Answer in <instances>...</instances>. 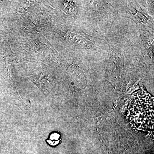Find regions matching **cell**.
<instances>
[{
  "label": "cell",
  "instance_id": "7a4b0ae2",
  "mask_svg": "<svg viewBox=\"0 0 154 154\" xmlns=\"http://www.w3.org/2000/svg\"><path fill=\"white\" fill-rule=\"evenodd\" d=\"M60 136L57 133L52 134L50 136L49 139L47 140L48 143L52 146H55L57 145L60 141Z\"/></svg>",
  "mask_w": 154,
  "mask_h": 154
},
{
  "label": "cell",
  "instance_id": "6da1fadb",
  "mask_svg": "<svg viewBox=\"0 0 154 154\" xmlns=\"http://www.w3.org/2000/svg\"><path fill=\"white\" fill-rule=\"evenodd\" d=\"M153 107L152 99L134 98L131 100L128 108V115L131 124L143 131L153 129Z\"/></svg>",
  "mask_w": 154,
  "mask_h": 154
}]
</instances>
